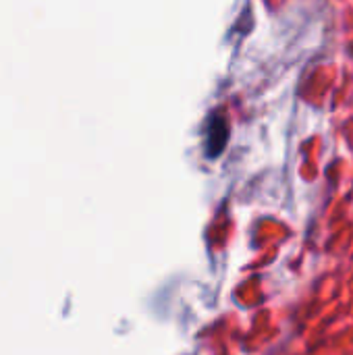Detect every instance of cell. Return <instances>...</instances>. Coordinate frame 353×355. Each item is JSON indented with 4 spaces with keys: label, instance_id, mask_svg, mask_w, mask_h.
Wrapping results in <instances>:
<instances>
[{
    "label": "cell",
    "instance_id": "1",
    "mask_svg": "<svg viewBox=\"0 0 353 355\" xmlns=\"http://www.w3.org/2000/svg\"><path fill=\"white\" fill-rule=\"evenodd\" d=\"M227 139H229L227 119L223 114L210 116V121L206 125V154H208V158H216L218 154H223Z\"/></svg>",
    "mask_w": 353,
    "mask_h": 355
}]
</instances>
